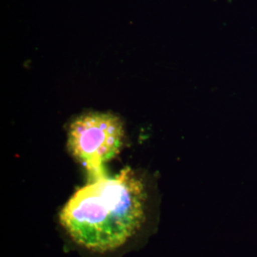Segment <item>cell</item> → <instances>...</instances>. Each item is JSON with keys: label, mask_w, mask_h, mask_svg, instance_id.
Segmentation results:
<instances>
[{"label": "cell", "mask_w": 257, "mask_h": 257, "mask_svg": "<svg viewBox=\"0 0 257 257\" xmlns=\"http://www.w3.org/2000/svg\"><path fill=\"white\" fill-rule=\"evenodd\" d=\"M146 192L130 169L79 189L65 205L60 222L84 248L105 252L119 248L145 220Z\"/></svg>", "instance_id": "cell-1"}, {"label": "cell", "mask_w": 257, "mask_h": 257, "mask_svg": "<svg viewBox=\"0 0 257 257\" xmlns=\"http://www.w3.org/2000/svg\"><path fill=\"white\" fill-rule=\"evenodd\" d=\"M123 137L120 120L111 114L92 112L73 122L69 132V148L86 168L90 182L107 176L103 165L118 154Z\"/></svg>", "instance_id": "cell-2"}]
</instances>
